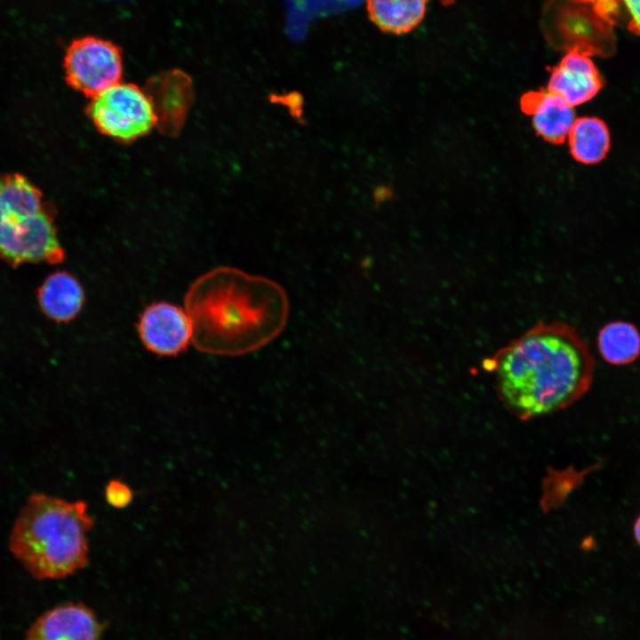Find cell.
Returning a JSON list of instances; mask_svg holds the SVG:
<instances>
[{
    "label": "cell",
    "mask_w": 640,
    "mask_h": 640,
    "mask_svg": "<svg viewBox=\"0 0 640 640\" xmlns=\"http://www.w3.org/2000/svg\"><path fill=\"white\" fill-rule=\"evenodd\" d=\"M86 114L102 134L120 142H132L156 127L151 101L143 88L119 82L94 97Z\"/></svg>",
    "instance_id": "5"
},
{
    "label": "cell",
    "mask_w": 640,
    "mask_h": 640,
    "mask_svg": "<svg viewBox=\"0 0 640 640\" xmlns=\"http://www.w3.org/2000/svg\"><path fill=\"white\" fill-rule=\"evenodd\" d=\"M609 25L624 24L631 33L640 35V0H583Z\"/></svg>",
    "instance_id": "16"
},
{
    "label": "cell",
    "mask_w": 640,
    "mask_h": 640,
    "mask_svg": "<svg viewBox=\"0 0 640 640\" xmlns=\"http://www.w3.org/2000/svg\"><path fill=\"white\" fill-rule=\"evenodd\" d=\"M0 258L12 266L65 259L52 207L20 173L0 174Z\"/></svg>",
    "instance_id": "4"
},
{
    "label": "cell",
    "mask_w": 640,
    "mask_h": 640,
    "mask_svg": "<svg viewBox=\"0 0 640 640\" xmlns=\"http://www.w3.org/2000/svg\"><path fill=\"white\" fill-rule=\"evenodd\" d=\"M93 525L86 501L32 493L14 521L10 550L35 579H64L87 564Z\"/></svg>",
    "instance_id": "3"
},
{
    "label": "cell",
    "mask_w": 640,
    "mask_h": 640,
    "mask_svg": "<svg viewBox=\"0 0 640 640\" xmlns=\"http://www.w3.org/2000/svg\"><path fill=\"white\" fill-rule=\"evenodd\" d=\"M104 625L81 602H67L42 613L28 628L24 640H100Z\"/></svg>",
    "instance_id": "8"
},
{
    "label": "cell",
    "mask_w": 640,
    "mask_h": 640,
    "mask_svg": "<svg viewBox=\"0 0 640 640\" xmlns=\"http://www.w3.org/2000/svg\"><path fill=\"white\" fill-rule=\"evenodd\" d=\"M566 140L572 157L585 164L601 162L611 145L606 124L594 116L576 118Z\"/></svg>",
    "instance_id": "15"
},
{
    "label": "cell",
    "mask_w": 640,
    "mask_h": 640,
    "mask_svg": "<svg viewBox=\"0 0 640 640\" xmlns=\"http://www.w3.org/2000/svg\"><path fill=\"white\" fill-rule=\"evenodd\" d=\"M602 86V77L589 53L572 46L553 68L547 89L576 107L592 100Z\"/></svg>",
    "instance_id": "10"
},
{
    "label": "cell",
    "mask_w": 640,
    "mask_h": 640,
    "mask_svg": "<svg viewBox=\"0 0 640 640\" xmlns=\"http://www.w3.org/2000/svg\"><path fill=\"white\" fill-rule=\"evenodd\" d=\"M194 347L236 356L254 352L285 328L290 304L285 290L268 277L230 266L197 277L184 298Z\"/></svg>",
    "instance_id": "2"
},
{
    "label": "cell",
    "mask_w": 640,
    "mask_h": 640,
    "mask_svg": "<svg viewBox=\"0 0 640 640\" xmlns=\"http://www.w3.org/2000/svg\"><path fill=\"white\" fill-rule=\"evenodd\" d=\"M105 498L108 505L121 509L130 505L133 499V492L125 483L113 479L106 485Z\"/></svg>",
    "instance_id": "17"
},
{
    "label": "cell",
    "mask_w": 640,
    "mask_h": 640,
    "mask_svg": "<svg viewBox=\"0 0 640 640\" xmlns=\"http://www.w3.org/2000/svg\"><path fill=\"white\" fill-rule=\"evenodd\" d=\"M596 347L602 359L609 364H633L640 356V331L628 321L609 322L598 331Z\"/></svg>",
    "instance_id": "13"
},
{
    "label": "cell",
    "mask_w": 640,
    "mask_h": 640,
    "mask_svg": "<svg viewBox=\"0 0 640 640\" xmlns=\"http://www.w3.org/2000/svg\"><path fill=\"white\" fill-rule=\"evenodd\" d=\"M500 399L529 419L564 409L590 388L595 358L579 330L564 322H540L484 361Z\"/></svg>",
    "instance_id": "1"
},
{
    "label": "cell",
    "mask_w": 640,
    "mask_h": 640,
    "mask_svg": "<svg viewBox=\"0 0 640 640\" xmlns=\"http://www.w3.org/2000/svg\"><path fill=\"white\" fill-rule=\"evenodd\" d=\"M137 329L145 348L158 356H177L192 340V326L186 310L166 301H156L145 308Z\"/></svg>",
    "instance_id": "7"
},
{
    "label": "cell",
    "mask_w": 640,
    "mask_h": 640,
    "mask_svg": "<svg viewBox=\"0 0 640 640\" xmlns=\"http://www.w3.org/2000/svg\"><path fill=\"white\" fill-rule=\"evenodd\" d=\"M428 0H366L370 20L380 30L401 35L423 20Z\"/></svg>",
    "instance_id": "14"
},
{
    "label": "cell",
    "mask_w": 640,
    "mask_h": 640,
    "mask_svg": "<svg viewBox=\"0 0 640 640\" xmlns=\"http://www.w3.org/2000/svg\"><path fill=\"white\" fill-rule=\"evenodd\" d=\"M143 89L151 101L156 128L166 135L178 134L192 106L190 77L180 70L165 71L149 78Z\"/></svg>",
    "instance_id": "9"
},
{
    "label": "cell",
    "mask_w": 640,
    "mask_h": 640,
    "mask_svg": "<svg viewBox=\"0 0 640 640\" xmlns=\"http://www.w3.org/2000/svg\"><path fill=\"white\" fill-rule=\"evenodd\" d=\"M520 106L541 138L551 143L566 140L576 120L574 107L548 89L524 93Z\"/></svg>",
    "instance_id": "11"
},
{
    "label": "cell",
    "mask_w": 640,
    "mask_h": 640,
    "mask_svg": "<svg viewBox=\"0 0 640 640\" xmlns=\"http://www.w3.org/2000/svg\"><path fill=\"white\" fill-rule=\"evenodd\" d=\"M634 536L637 544L640 546V516L637 517L634 524Z\"/></svg>",
    "instance_id": "18"
},
{
    "label": "cell",
    "mask_w": 640,
    "mask_h": 640,
    "mask_svg": "<svg viewBox=\"0 0 640 640\" xmlns=\"http://www.w3.org/2000/svg\"><path fill=\"white\" fill-rule=\"evenodd\" d=\"M63 66L68 85L90 98L121 82L123 76L120 49L96 36L74 40L67 48Z\"/></svg>",
    "instance_id": "6"
},
{
    "label": "cell",
    "mask_w": 640,
    "mask_h": 640,
    "mask_svg": "<svg viewBox=\"0 0 640 640\" xmlns=\"http://www.w3.org/2000/svg\"><path fill=\"white\" fill-rule=\"evenodd\" d=\"M42 312L57 323H68L80 313L84 301V290L79 280L68 271L50 274L37 291Z\"/></svg>",
    "instance_id": "12"
}]
</instances>
